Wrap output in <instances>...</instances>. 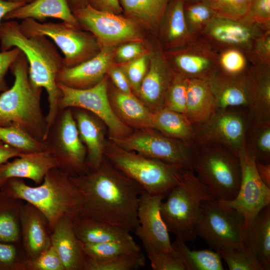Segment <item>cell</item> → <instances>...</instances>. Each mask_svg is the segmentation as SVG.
Wrapping results in <instances>:
<instances>
[{
	"mask_svg": "<svg viewBox=\"0 0 270 270\" xmlns=\"http://www.w3.org/2000/svg\"><path fill=\"white\" fill-rule=\"evenodd\" d=\"M244 244L263 270L270 269V205L264 208L244 230Z\"/></svg>",
	"mask_w": 270,
	"mask_h": 270,
	"instance_id": "27",
	"label": "cell"
},
{
	"mask_svg": "<svg viewBox=\"0 0 270 270\" xmlns=\"http://www.w3.org/2000/svg\"><path fill=\"white\" fill-rule=\"evenodd\" d=\"M242 20L270 29V0H253L246 16Z\"/></svg>",
	"mask_w": 270,
	"mask_h": 270,
	"instance_id": "51",
	"label": "cell"
},
{
	"mask_svg": "<svg viewBox=\"0 0 270 270\" xmlns=\"http://www.w3.org/2000/svg\"><path fill=\"white\" fill-rule=\"evenodd\" d=\"M76 234L82 244H99L133 238L130 232L93 218L78 216L73 220Z\"/></svg>",
	"mask_w": 270,
	"mask_h": 270,
	"instance_id": "32",
	"label": "cell"
},
{
	"mask_svg": "<svg viewBox=\"0 0 270 270\" xmlns=\"http://www.w3.org/2000/svg\"><path fill=\"white\" fill-rule=\"evenodd\" d=\"M241 180L238 192L232 200H216L220 205L235 210L244 219V230L264 208L270 205V188L257 172L256 159L244 147L238 152Z\"/></svg>",
	"mask_w": 270,
	"mask_h": 270,
	"instance_id": "14",
	"label": "cell"
},
{
	"mask_svg": "<svg viewBox=\"0 0 270 270\" xmlns=\"http://www.w3.org/2000/svg\"><path fill=\"white\" fill-rule=\"evenodd\" d=\"M58 166L57 159L48 150L24 153L0 165V186L12 178H28L40 184L50 170Z\"/></svg>",
	"mask_w": 270,
	"mask_h": 270,
	"instance_id": "23",
	"label": "cell"
},
{
	"mask_svg": "<svg viewBox=\"0 0 270 270\" xmlns=\"http://www.w3.org/2000/svg\"><path fill=\"white\" fill-rule=\"evenodd\" d=\"M166 54L174 72L188 79L210 81L220 71L218 52L200 36Z\"/></svg>",
	"mask_w": 270,
	"mask_h": 270,
	"instance_id": "16",
	"label": "cell"
},
{
	"mask_svg": "<svg viewBox=\"0 0 270 270\" xmlns=\"http://www.w3.org/2000/svg\"><path fill=\"white\" fill-rule=\"evenodd\" d=\"M188 79L174 72L164 98V106L185 114Z\"/></svg>",
	"mask_w": 270,
	"mask_h": 270,
	"instance_id": "42",
	"label": "cell"
},
{
	"mask_svg": "<svg viewBox=\"0 0 270 270\" xmlns=\"http://www.w3.org/2000/svg\"><path fill=\"white\" fill-rule=\"evenodd\" d=\"M244 219L234 209L224 206L216 200L202 203L196 226V236L212 250L245 248Z\"/></svg>",
	"mask_w": 270,
	"mask_h": 270,
	"instance_id": "9",
	"label": "cell"
},
{
	"mask_svg": "<svg viewBox=\"0 0 270 270\" xmlns=\"http://www.w3.org/2000/svg\"><path fill=\"white\" fill-rule=\"evenodd\" d=\"M183 0H172L162 22V35L168 48L181 47L198 36H193L188 28L184 12Z\"/></svg>",
	"mask_w": 270,
	"mask_h": 270,
	"instance_id": "33",
	"label": "cell"
},
{
	"mask_svg": "<svg viewBox=\"0 0 270 270\" xmlns=\"http://www.w3.org/2000/svg\"><path fill=\"white\" fill-rule=\"evenodd\" d=\"M172 0H119L122 9L130 16L150 28L160 27Z\"/></svg>",
	"mask_w": 270,
	"mask_h": 270,
	"instance_id": "35",
	"label": "cell"
},
{
	"mask_svg": "<svg viewBox=\"0 0 270 270\" xmlns=\"http://www.w3.org/2000/svg\"><path fill=\"white\" fill-rule=\"evenodd\" d=\"M209 82L215 98L216 110L240 107L248 109L252 96L248 68L238 74L220 70Z\"/></svg>",
	"mask_w": 270,
	"mask_h": 270,
	"instance_id": "20",
	"label": "cell"
},
{
	"mask_svg": "<svg viewBox=\"0 0 270 270\" xmlns=\"http://www.w3.org/2000/svg\"><path fill=\"white\" fill-rule=\"evenodd\" d=\"M196 144L192 170L198 179L216 200L234 199L238 192L241 180L238 156L220 144Z\"/></svg>",
	"mask_w": 270,
	"mask_h": 270,
	"instance_id": "6",
	"label": "cell"
},
{
	"mask_svg": "<svg viewBox=\"0 0 270 270\" xmlns=\"http://www.w3.org/2000/svg\"><path fill=\"white\" fill-rule=\"evenodd\" d=\"M83 197L78 216L134 232L138 226V208L143 190L128 177L104 160L96 169L70 176Z\"/></svg>",
	"mask_w": 270,
	"mask_h": 270,
	"instance_id": "1",
	"label": "cell"
},
{
	"mask_svg": "<svg viewBox=\"0 0 270 270\" xmlns=\"http://www.w3.org/2000/svg\"><path fill=\"white\" fill-rule=\"evenodd\" d=\"M12 2L23 3L24 4L30 3L34 0H8Z\"/></svg>",
	"mask_w": 270,
	"mask_h": 270,
	"instance_id": "60",
	"label": "cell"
},
{
	"mask_svg": "<svg viewBox=\"0 0 270 270\" xmlns=\"http://www.w3.org/2000/svg\"><path fill=\"white\" fill-rule=\"evenodd\" d=\"M72 12L80 26L90 31L102 47H112L140 38L135 23L118 14L97 10L89 4Z\"/></svg>",
	"mask_w": 270,
	"mask_h": 270,
	"instance_id": "15",
	"label": "cell"
},
{
	"mask_svg": "<svg viewBox=\"0 0 270 270\" xmlns=\"http://www.w3.org/2000/svg\"><path fill=\"white\" fill-rule=\"evenodd\" d=\"M183 0L184 3H188V2H196V1L202 0Z\"/></svg>",
	"mask_w": 270,
	"mask_h": 270,
	"instance_id": "61",
	"label": "cell"
},
{
	"mask_svg": "<svg viewBox=\"0 0 270 270\" xmlns=\"http://www.w3.org/2000/svg\"><path fill=\"white\" fill-rule=\"evenodd\" d=\"M47 18L59 19L76 28L80 26L67 0H34L10 12L3 20L32 19L44 22Z\"/></svg>",
	"mask_w": 270,
	"mask_h": 270,
	"instance_id": "26",
	"label": "cell"
},
{
	"mask_svg": "<svg viewBox=\"0 0 270 270\" xmlns=\"http://www.w3.org/2000/svg\"><path fill=\"white\" fill-rule=\"evenodd\" d=\"M82 246L85 256L95 260H104L140 251V246L134 238L99 244L82 243Z\"/></svg>",
	"mask_w": 270,
	"mask_h": 270,
	"instance_id": "38",
	"label": "cell"
},
{
	"mask_svg": "<svg viewBox=\"0 0 270 270\" xmlns=\"http://www.w3.org/2000/svg\"><path fill=\"white\" fill-rule=\"evenodd\" d=\"M0 190L38 208L48 219L52 230L61 218L78 216L82 208L80 190L70 175L58 167L50 170L38 186H30L22 178H12L2 184Z\"/></svg>",
	"mask_w": 270,
	"mask_h": 270,
	"instance_id": "3",
	"label": "cell"
},
{
	"mask_svg": "<svg viewBox=\"0 0 270 270\" xmlns=\"http://www.w3.org/2000/svg\"><path fill=\"white\" fill-rule=\"evenodd\" d=\"M252 96L248 108L250 120H270V65L250 64Z\"/></svg>",
	"mask_w": 270,
	"mask_h": 270,
	"instance_id": "28",
	"label": "cell"
},
{
	"mask_svg": "<svg viewBox=\"0 0 270 270\" xmlns=\"http://www.w3.org/2000/svg\"><path fill=\"white\" fill-rule=\"evenodd\" d=\"M88 4L93 8L116 14L122 10L119 0H88Z\"/></svg>",
	"mask_w": 270,
	"mask_h": 270,
	"instance_id": "55",
	"label": "cell"
},
{
	"mask_svg": "<svg viewBox=\"0 0 270 270\" xmlns=\"http://www.w3.org/2000/svg\"><path fill=\"white\" fill-rule=\"evenodd\" d=\"M220 70L229 74L246 71L250 64L245 53L236 48H227L218 52Z\"/></svg>",
	"mask_w": 270,
	"mask_h": 270,
	"instance_id": "45",
	"label": "cell"
},
{
	"mask_svg": "<svg viewBox=\"0 0 270 270\" xmlns=\"http://www.w3.org/2000/svg\"><path fill=\"white\" fill-rule=\"evenodd\" d=\"M24 200L0 190V241L21 244L20 216Z\"/></svg>",
	"mask_w": 270,
	"mask_h": 270,
	"instance_id": "34",
	"label": "cell"
},
{
	"mask_svg": "<svg viewBox=\"0 0 270 270\" xmlns=\"http://www.w3.org/2000/svg\"><path fill=\"white\" fill-rule=\"evenodd\" d=\"M116 54L120 62H128L145 54V49L141 44L131 42L120 46Z\"/></svg>",
	"mask_w": 270,
	"mask_h": 270,
	"instance_id": "53",
	"label": "cell"
},
{
	"mask_svg": "<svg viewBox=\"0 0 270 270\" xmlns=\"http://www.w3.org/2000/svg\"><path fill=\"white\" fill-rule=\"evenodd\" d=\"M244 148L256 160L270 162V120H250L245 134Z\"/></svg>",
	"mask_w": 270,
	"mask_h": 270,
	"instance_id": "37",
	"label": "cell"
},
{
	"mask_svg": "<svg viewBox=\"0 0 270 270\" xmlns=\"http://www.w3.org/2000/svg\"><path fill=\"white\" fill-rule=\"evenodd\" d=\"M186 242L176 238L172 243L186 270H223L222 258L212 250H191Z\"/></svg>",
	"mask_w": 270,
	"mask_h": 270,
	"instance_id": "36",
	"label": "cell"
},
{
	"mask_svg": "<svg viewBox=\"0 0 270 270\" xmlns=\"http://www.w3.org/2000/svg\"><path fill=\"white\" fill-rule=\"evenodd\" d=\"M10 69L14 80L12 86L0 94V126H18L44 142L48 124L41 108L42 88L32 84L28 63L22 52Z\"/></svg>",
	"mask_w": 270,
	"mask_h": 270,
	"instance_id": "4",
	"label": "cell"
},
{
	"mask_svg": "<svg viewBox=\"0 0 270 270\" xmlns=\"http://www.w3.org/2000/svg\"><path fill=\"white\" fill-rule=\"evenodd\" d=\"M46 150L57 159L58 168L70 176L88 172L86 150L71 108L60 110L44 141Z\"/></svg>",
	"mask_w": 270,
	"mask_h": 270,
	"instance_id": "10",
	"label": "cell"
},
{
	"mask_svg": "<svg viewBox=\"0 0 270 270\" xmlns=\"http://www.w3.org/2000/svg\"><path fill=\"white\" fill-rule=\"evenodd\" d=\"M113 57L112 47H102L93 57L73 66H64L58 75V84L78 89L93 86L105 77Z\"/></svg>",
	"mask_w": 270,
	"mask_h": 270,
	"instance_id": "21",
	"label": "cell"
},
{
	"mask_svg": "<svg viewBox=\"0 0 270 270\" xmlns=\"http://www.w3.org/2000/svg\"><path fill=\"white\" fill-rule=\"evenodd\" d=\"M72 108L80 138L86 150L88 172L98 168L104 160L105 143L103 128L96 116L86 110Z\"/></svg>",
	"mask_w": 270,
	"mask_h": 270,
	"instance_id": "24",
	"label": "cell"
},
{
	"mask_svg": "<svg viewBox=\"0 0 270 270\" xmlns=\"http://www.w3.org/2000/svg\"><path fill=\"white\" fill-rule=\"evenodd\" d=\"M216 111L215 98L209 81L188 79L185 114L194 124L206 120Z\"/></svg>",
	"mask_w": 270,
	"mask_h": 270,
	"instance_id": "29",
	"label": "cell"
},
{
	"mask_svg": "<svg viewBox=\"0 0 270 270\" xmlns=\"http://www.w3.org/2000/svg\"><path fill=\"white\" fill-rule=\"evenodd\" d=\"M85 0H67L68 4L72 11L83 7L88 4L84 2Z\"/></svg>",
	"mask_w": 270,
	"mask_h": 270,
	"instance_id": "59",
	"label": "cell"
},
{
	"mask_svg": "<svg viewBox=\"0 0 270 270\" xmlns=\"http://www.w3.org/2000/svg\"><path fill=\"white\" fill-rule=\"evenodd\" d=\"M107 73L118 90L126 94H132L130 85L122 67L112 66Z\"/></svg>",
	"mask_w": 270,
	"mask_h": 270,
	"instance_id": "54",
	"label": "cell"
},
{
	"mask_svg": "<svg viewBox=\"0 0 270 270\" xmlns=\"http://www.w3.org/2000/svg\"><path fill=\"white\" fill-rule=\"evenodd\" d=\"M246 56L250 64L270 65V30L256 38Z\"/></svg>",
	"mask_w": 270,
	"mask_h": 270,
	"instance_id": "50",
	"label": "cell"
},
{
	"mask_svg": "<svg viewBox=\"0 0 270 270\" xmlns=\"http://www.w3.org/2000/svg\"><path fill=\"white\" fill-rule=\"evenodd\" d=\"M146 258L141 252L95 260L86 256L84 270H132L143 267Z\"/></svg>",
	"mask_w": 270,
	"mask_h": 270,
	"instance_id": "39",
	"label": "cell"
},
{
	"mask_svg": "<svg viewBox=\"0 0 270 270\" xmlns=\"http://www.w3.org/2000/svg\"><path fill=\"white\" fill-rule=\"evenodd\" d=\"M174 74L165 54L157 51L150 55L148 70L137 95L152 112L163 108Z\"/></svg>",
	"mask_w": 270,
	"mask_h": 270,
	"instance_id": "19",
	"label": "cell"
},
{
	"mask_svg": "<svg viewBox=\"0 0 270 270\" xmlns=\"http://www.w3.org/2000/svg\"><path fill=\"white\" fill-rule=\"evenodd\" d=\"M22 270H64L55 249L50 246L34 258L26 260Z\"/></svg>",
	"mask_w": 270,
	"mask_h": 270,
	"instance_id": "48",
	"label": "cell"
},
{
	"mask_svg": "<svg viewBox=\"0 0 270 270\" xmlns=\"http://www.w3.org/2000/svg\"><path fill=\"white\" fill-rule=\"evenodd\" d=\"M166 196L142 192L138 208V226L134 232L144 246L170 252L172 247L169 232L162 218L160 208Z\"/></svg>",
	"mask_w": 270,
	"mask_h": 270,
	"instance_id": "18",
	"label": "cell"
},
{
	"mask_svg": "<svg viewBox=\"0 0 270 270\" xmlns=\"http://www.w3.org/2000/svg\"><path fill=\"white\" fill-rule=\"evenodd\" d=\"M24 4L23 3L12 2L8 0H0V23L6 14Z\"/></svg>",
	"mask_w": 270,
	"mask_h": 270,
	"instance_id": "58",
	"label": "cell"
},
{
	"mask_svg": "<svg viewBox=\"0 0 270 270\" xmlns=\"http://www.w3.org/2000/svg\"><path fill=\"white\" fill-rule=\"evenodd\" d=\"M152 112V128L168 138L196 144L194 124L185 114L164 107Z\"/></svg>",
	"mask_w": 270,
	"mask_h": 270,
	"instance_id": "31",
	"label": "cell"
},
{
	"mask_svg": "<svg viewBox=\"0 0 270 270\" xmlns=\"http://www.w3.org/2000/svg\"><path fill=\"white\" fill-rule=\"evenodd\" d=\"M216 16L242 20L247 16L253 0H206Z\"/></svg>",
	"mask_w": 270,
	"mask_h": 270,
	"instance_id": "44",
	"label": "cell"
},
{
	"mask_svg": "<svg viewBox=\"0 0 270 270\" xmlns=\"http://www.w3.org/2000/svg\"><path fill=\"white\" fill-rule=\"evenodd\" d=\"M20 242L26 260L34 258L51 246L50 228L44 214L25 202L20 216Z\"/></svg>",
	"mask_w": 270,
	"mask_h": 270,
	"instance_id": "22",
	"label": "cell"
},
{
	"mask_svg": "<svg viewBox=\"0 0 270 270\" xmlns=\"http://www.w3.org/2000/svg\"><path fill=\"white\" fill-rule=\"evenodd\" d=\"M26 260L21 244L0 241V270H22Z\"/></svg>",
	"mask_w": 270,
	"mask_h": 270,
	"instance_id": "46",
	"label": "cell"
},
{
	"mask_svg": "<svg viewBox=\"0 0 270 270\" xmlns=\"http://www.w3.org/2000/svg\"><path fill=\"white\" fill-rule=\"evenodd\" d=\"M184 12L189 30L195 36H200L216 16L206 0L184 3Z\"/></svg>",
	"mask_w": 270,
	"mask_h": 270,
	"instance_id": "40",
	"label": "cell"
},
{
	"mask_svg": "<svg viewBox=\"0 0 270 270\" xmlns=\"http://www.w3.org/2000/svg\"><path fill=\"white\" fill-rule=\"evenodd\" d=\"M58 86L60 92L59 110L79 108L90 112L106 125L111 140L130 134L128 126L118 118L112 106L105 77L94 86L84 89L72 88L59 84Z\"/></svg>",
	"mask_w": 270,
	"mask_h": 270,
	"instance_id": "12",
	"label": "cell"
},
{
	"mask_svg": "<svg viewBox=\"0 0 270 270\" xmlns=\"http://www.w3.org/2000/svg\"><path fill=\"white\" fill-rule=\"evenodd\" d=\"M73 220L61 218L52 230L51 246L56 250L64 270H84L86 256L73 226Z\"/></svg>",
	"mask_w": 270,
	"mask_h": 270,
	"instance_id": "25",
	"label": "cell"
},
{
	"mask_svg": "<svg viewBox=\"0 0 270 270\" xmlns=\"http://www.w3.org/2000/svg\"><path fill=\"white\" fill-rule=\"evenodd\" d=\"M134 134L112 140L119 147L144 156L192 169L196 144L166 136L153 128L140 129Z\"/></svg>",
	"mask_w": 270,
	"mask_h": 270,
	"instance_id": "11",
	"label": "cell"
},
{
	"mask_svg": "<svg viewBox=\"0 0 270 270\" xmlns=\"http://www.w3.org/2000/svg\"><path fill=\"white\" fill-rule=\"evenodd\" d=\"M250 122L246 108L216 110L206 120L194 124L196 144H220L238 156Z\"/></svg>",
	"mask_w": 270,
	"mask_h": 270,
	"instance_id": "13",
	"label": "cell"
},
{
	"mask_svg": "<svg viewBox=\"0 0 270 270\" xmlns=\"http://www.w3.org/2000/svg\"><path fill=\"white\" fill-rule=\"evenodd\" d=\"M0 46L1 51L14 47L20 50L27 60L32 84L46 91L48 102L46 116L48 134L59 111L60 92L57 77L64 66L63 56L48 38L25 36L21 30L20 24L15 20L0 23Z\"/></svg>",
	"mask_w": 270,
	"mask_h": 270,
	"instance_id": "2",
	"label": "cell"
},
{
	"mask_svg": "<svg viewBox=\"0 0 270 270\" xmlns=\"http://www.w3.org/2000/svg\"><path fill=\"white\" fill-rule=\"evenodd\" d=\"M266 30L245 20H236L216 16L200 36L218 52L227 48H236L246 55L256 38Z\"/></svg>",
	"mask_w": 270,
	"mask_h": 270,
	"instance_id": "17",
	"label": "cell"
},
{
	"mask_svg": "<svg viewBox=\"0 0 270 270\" xmlns=\"http://www.w3.org/2000/svg\"><path fill=\"white\" fill-rule=\"evenodd\" d=\"M150 54H144L122 66L132 90L137 95L141 83L148 70Z\"/></svg>",
	"mask_w": 270,
	"mask_h": 270,
	"instance_id": "49",
	"label": "cell"
},
{
	"mask_svg": "<svg viewBox=\"0 0 270 270\" xmlns=\"http://www.w3.org/2000/svg\"><path fill=\"white\" fill-rule=\"evenodd\" d=\"M26 36H43L50 39L62 53L64 66L70 67L95 56L99 44L92 34L66 22H40L32 19L20 23Z\"/></svg>",
	"mask_w": 270,
	"mask_h": 270,
	"instance_id": "8",
	"label": "cell"
},
{
	"mask_svg": "<svg viewBox=\"0 0 270 270\" xmlns=\"http://www.w3.org/2000/svg\"><path fill=\"white\" fill-rule=\"evenodd\" d=\"M0 140L24 152H38L46 148L44 142L36 140L15 126H0Z\"/></svg>",
	"mask_w": 270,
	"mask_h": 270,
	"instance_id": "41",
	"label": "cell"
},
{
	"mask_svg": "<svg viewBox=\"0 0 270 270\" xmlns=\"http://www.w3.org/2000/svg\"><path fill=\"white\" fill-rule=\"evenodd\" d=\"M110 147L105 148L104 154L112 166L150 194L166 196L180 181L182 166L136 154L115 144Z\"/></svg>",
	"mask_w": 270,
	"mask_h": 270,
	"instance_id": "7",
	"label": "cell"
},
{
	"mask_svg": "<svg viewBox=\"0 0 270 270\" xmlns=\"http://www.w3.org/2000/svg\"><path fill=\"white\" fill-rule=\"evenodd\" d=\"M256 166L260 180L270 188V162L264 163L256 160Z\"/></svg>",
	"mask_w": 270,
	"mask_h": 270,
	"instance_id": "57",
	"label": "cell"
},
{
	"mask_svg": "<svg viewBox=\"0 0 270 270\" xmlns=\"http://www.w3.org/2000/svg\"><path fill=\"white\" fill-rule=\"evenodd\" d=\"M110 100L116 116L127 126L138 129L152 128L153 112L132 94L117 89Z\"/></svg>",
	"mask_w": 270,
	"mask_h": 270,
	"instance_id": "30",
	"label": "cell"
},
{
	"mask_svg": "<svg viewBox=\"0 0 270 270\" xmlns=\"http://www.w3.org/2000/svg\"><path fill=\"white\" fill-rule=\"evenodd\" d=\"M217 252L230 270H263L256 258L246 248H227Z\"/></svg>",
	"mask_w": 270,
	"mask_h": 270,
	"instance_id": "43",
	"label": "cell"
},
{
	"mask_svg": "<svg viewBox=\"0 0 270 270\" xmlns=\"http://www.w3.org/2000/svg\"><path fill=\"white\" fill-rule=\"evenodd\" d=\"M25 153L0 140V165Z\"/></svg>",
	"mask_w": 270,
	"mask_h": 270,
	"instance_id": "56",
	"label": "cell"
},
{
	"mask_svg": "<svg viewBox=\"0 0 270 270\" xmlns=\"http://www.w3.org/2000/svg\"><path fill=\"white\" fill-rule=\"evenodd\" d=\"M21 52L20 50L16 47L0 52V92L9 88L5 79L6 75Z\"/></svg>",
	"mask_w": 270,
	"mask_h": 270,
	"instance_id": "52",
	"label": "cell"
},
{
	"mask_svg": "<svg viewBox=\"0 0 270 270\" xmlns=\"http://www.w3.org/2000/svg\"><path fill=\"white\" fill-rule=\"evenodd\" d=\"M166 196L160 210L168 231L184 242L194 241L202 203L216 199L194 172L186 168L183 170L180 182Z\"/></svg>",
	"mask_w": 270,
	"mask_h": 270,
	"instance_id": "5",
	"label": "cell"
},
{
	"mask_svg": "<svg viewBox=\"0 0 270 270\" xmlns=\"http://www.w3.org/2000/svg\"><path fill=\"white\" fill-rule=\"evenodd\" d=\"M154 270H186L177 252H166L148 246H144Z\"/></svg>",
	"mask_w": 270,
	"mask_h": 270,
	"instance_id": "47",
	"label": "cell"
}]
</instances>
